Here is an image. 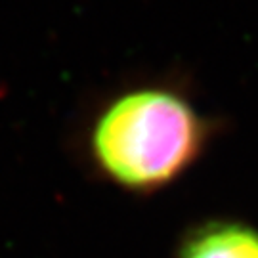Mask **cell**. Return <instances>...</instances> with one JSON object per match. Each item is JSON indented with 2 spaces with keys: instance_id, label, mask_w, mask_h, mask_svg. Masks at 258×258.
Here are the masks:
<instances>
[{
  "instance_id": "6da1fadb",
  "label": "cell",
  "mask_w": 258,
  "mask_h": 258,
  "mask_svg": "<svg viewBox=\"0 0 258 258\" xmlns=\"http://www.w3.org/2000/svg\"><path fill=\"white\" fill-rule=\"evenodd\" d=\"M218 124L180 81H132L84 115L77 151L84 168L120 194L153 197L207 155Z\"/></svg>"
},
{
  "instance_id": "7a4b0ae2",
  "label": "cell",
  "mask_w": 258,
  "mask_h": 258,
  "mask_svg": "<svg viewBox=\"0 0 258 258\" xmlns=\"http://www.w3.org/2000/svg\"><path fill=\"white\" fill-rule=\"evenodd\" d=\"M172 258H258V226L235 216H209L189 224Z\"/></svg>"
}]
</instances>
